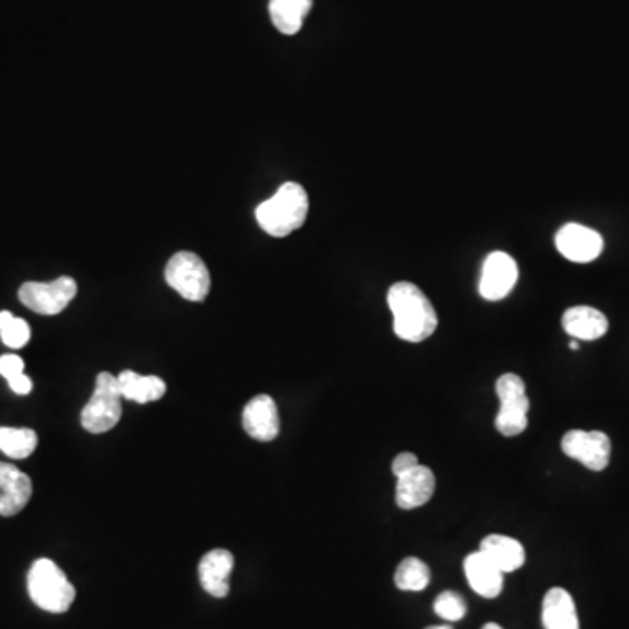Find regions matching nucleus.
<instances>
[{
    "mask_svg": "<svg viewBox=\"0 0 629 629\" xmlns=\"http://www.w3.org/2000/svg\"><path fill=\"white\" fill-rule=\"evenodd\" d=\"M387 301L394 314V331L400 339L422 343L436 333V308L414 283H394L388 288Z\"/></svg>",
    "mask_w": 629,
    "mask_h": 629,
    "instance_id": "1",
    "label": "nucleus"
},
{
    "mask_svg": "<svg viewBox=\"0 0 629 629\" xmlns=\"http://www.w3.org/2000/svg\"><path fill=\"white\" fill-rule=\"evenodd\" d=\"M308 210L310 200L305 188L287 182L257 207L256 219L262 231L274 239H283L305 224Z\"/></svg>",
    "mask_w": 629,
    "mask_h": 629,
    "instance_id": "2",
    "label": "nucleus"
},
{
    "mask_svg": "<svg viewBox=\"0 0 629 629\" xmlns=\"http://www.w3.org/2000/svg\"><path fill=\"white\" fill-rule=\"evenodd\" d=\"M27 586L31 602L51 614L67 612L76 600V588L73 582L63 574L62 568L48 557L34 562L28 572Z\"/></svg>",
    "mask_w": 629,
    "mask_h": 629,
    "instance_id": "3",
    "label": "nucleus"
},
{
    "mask_svg": "<svg viewBox=\"0 0 629 629\" xmlns=\"http://www.w3.org/2000/svg\"><path fill=\"white\" fill-rule=\"evenodd\" d=\"M121 400L117 376L111 373H100L97 376L93 396L82 409V428L90 434H104L116 427L121 420Z\"/></svg>",
    "mask_w": 629,
    "mask_h": 629,
    "instance_id": "4",
    "label": "nucleus"
},
{
    "mask_svg": "<svg viewBox=\"0 0 629 629\" xmlns=\"http://www.w3.org/2000/svg\"><path fill=\"white\" fill-rule=\"evenodd\" d=\"M497 396L500 409L495 419V427L502 436H519L528 427V411H530L525 382L517 374H502L497 380Z\"/></svg>",
    "mask_w": 629,
    "mask_h": 629,
    "instance_id": "5",
    "label": "nucleus"
},
{
    "mask_svg": "<svg viewBox=\"0 0 629 629\" xmlns=\"http://www.w3.org/2000/svg\"><path fill=\"white\" fill-rule=\"evenodd\" d=\"M165 279L188 301L200 303L210 293V271L193 252H179L168 261Z\"/></svg>",
    "mask_w": 629,
    "mask_h": 629,
    "instance_id": "6",
    "label": "nucleus"
},
{
    "mask_svg": "<svg viewBox=\"0 0 629 629\" xmlns=\"http://www.w3.org/2000/svg\"><path fill=\"white\" fill-rule=\"evenodd\" d=\"M77 294L76 280L60 277L53 282H27L20 287V301L39 314L62 313Z\"/></svg>",
    "mask_w": 629,
    "mask_h": 629,
    "instance_id": "7",
    "label": "nucleus"
},
{
    "mask_svg": "<svg viewBox=\"0 0 629 629\" xmlns=\"http://www.w3.org/2000/svg\"><path fill=\"white\" fill-rule=\"evenodd\" d=\"M562 450L589 471L600 472L608 467L612 442L607 434L600 431H570L563 436Z\"/></svg>",
    "mask_w": 629,
    "mask_h": 629,
    "instance_id": "8",
    "label": "nucleus"
},
{
    "mask_svg": "<svg viewBox=\"0 0 629 629\" xmlns=\"http://www.w3.org/2000/svg\"><path fill=\"white\" fill-rule=\"evenodd\" d=\"M519 270L516 261L505 252H493L483 265L479 294L486 301H500L508 297L516 285Z\"/></svg>",
    "mask_w": 629,
    "mask_h": 629,
    "instance_id": "9",
    "label": "nucleus"
},
{
    "mask_svg": "<svg viewBox=\"0 0 629 629\" xmlns=\"http://www.w3.org/2000/svg\"><path fill=\"white\" fill-rule=\"evenodd\" d=\"M556 248L568 261L585 265V262L594 261L602 254V234L588 226L570 222L557 231Z\"/></svg>",
    "mask_w": 629,
    "mask_h": 629,
    "instance_id": "10",
    "label": "nucleus"
},
{
    "mask_svg": "<svg viewBox=\"0 0 629 629\" xmlns=\"http://www.w3.org/2000/svg\"><path fill=\"white\" fill-rule=\"evenodd\" d=\"M30 497V477L13 463L0 462V516L22 513Z\"/></svg>",
    "mask_w": 629,
    "mask_h": 629,
    "instance_id": "11",
    "label": "nucleus"
},
{
    "mask_svg": "<svg viewBox=\"0 0 629 629\" xmlns=\"http://www.w3.org/2000/svg\"><path fill=\"white\" fill-rule=\"evenodd\" d=\"M243 428L254 439L270 442L279 436V409L270 396H257L243 409Z\"/></svg>",
    "mask_w": 629,
    "mask_h": 629,
    "instance_id": "12",
    "label": "nucleus"
},
{
    "mask_svg": "<svg viewBox=\"0 0 629 629\" xmlns=\"http://www.w3.org/2000/svg\"><path fill=\"white\" fill-rule=\"evenodd\" d=\"M436 476L425 465H416L413 471L397 477V505L405 511L419 509L434 497Z\"/></svg>",
    "mask_w": 629,
    "mask_h": 629,
    "instance_id": "13",
    "label": "nucleus"
},
{
    "mask_svg": "<svg viewBox=\"0 0 629 629\" xmlns=\"http://www.w3.org/2000/svg\"><path fill=\"white\" fill-rule=\"evenodd\" d=\"M234 556L226 549H214L200 562V582L203 589L214 598H226L230 594V577L233 572Z\"/></svg>",
    "mask_w": 629,
    "mask_h": 629,
    "instance_id": "14",
    "label": "nucleus"
},
{
    "mask_svg": "<svg viewBox=\"0 0 629 629\" xmlns=\"http://www.w3.org/2000/svg\"><path fill=\"white\" fill-rule=\"evenodd\" d=\"M463 570L472 591L483 598H497L502 593L503 572L482 551L468 554L463 562Z\"/></svg>",
    "mask_w": 629,
    "mask_h": 629,
    "instance_id": "15",
    "label": "nucleus"
},
{
    "mask_svg": "<svg viewBox=\"0 0 629 629\" xmlns=\"http://www.w3.org/2000/svg\"><path fill=\"white\" fill-rule=\"evenodd\" d=\"M563 329L577 342H594L605 336L608 320L602 311L591 306H574L563 313Z\"/></svg>",
    "mask_w": 629,
    "mask_h": 629,
    "instance_id": "16",
    "label": "nucleus"
},
{
    "mask_svg": "<svg viewBox=\"0 0 629 629\" xmlns=\"http://www.w3.org/2000/svg\"><path fill=\"white\" fill-rule=\"evenodd\" d=\"M544 629H580L576 602L563 588L549 589L542 602Z\"/></svg>",
    "mask_w": 629,
    "mask_h": 629,
    "instance_id": "17",
    "label": "nucleus"
},
{
    "mask_svg": "<svg viewBox=\"0 0 629 629\" xmlns=\"http://www.w3.org/2000/svg\"><path fill=\"white\" fill-rule=\"evenodd\" d=\"M479 551L490 557L491 562L499 566L503 574L517 570L525 565V548L519 540L508 537V535H488L483 539Z\"/></svg>",
    "mask_w": 629,
    "mask_h": 629,
    "instance_id": "18",
    "label": "nucleus"
},
{
    "mask_svg": "<svg viewBox=\"0 0 629 629\" xmlns=\"http://www.w3.org/2000/svg\"><path fill=\"white\" fill-rule=\"evenodd\" d=\"M117 383H119L123 399L139 402V405L154 402L167 394V383L163 382L162 377L142 376L136 371H123L117 376Z\"/></svg>",
    "mask_w": 629,
    "mask_h": 629,
    "instance_id": "19",
    "label": "nucleus"
},
{
    "mask_svg": "<svg viewBox=\"0 0 629 629\" xmlns=\"http://www.w3.org/2000/svg\"><path fill=\"white\" fill-rule=\"evenodd\" d=\"M313 0H270V16L274 28L283 36H296L310 13Z\"/></svg>",
    "mask_w": 629,
    "mask_h": 629,
    "instance_id": "20",
    "label": "nucleus"
},
{
    "mask_svg": "<svg viewBox=\"0 0 629 629\" xmlns=\"http://www.w3.org/2000/svg\"><path fill=\"white\" fill-rule=\"evenodd\" d=\"M36 432L31 428L0 427V451L13 460L28 459L36 451Z\"/></svg>",
    "mask_w": 629,
    "mask_h": 629,
    "instance_id": "21",
    "label": "nucleus"
},
{
    "mask_svg": "<svg viewBox=\"0 0 629 629\" xmlns=\"http://www.w3.org/2000/svg\"><path fill=\"white\" fill-rule=\"evenodd\" d=\"M431 582V570L419 557H406L396 570V586L400 591H423Z\"/></svg>",
    "mask_w": 629,
    "mask_h": 629,
    "instance_id": "22",
    "label": "nucleus"
},
{
    "mask_svg": "<svg viewBox=\"0 0 629 629\" xmlns=\"http://www.w3.org/2000/svg\"><path fill=\"white\" fill-rule=\"evenodd\" d=\"M0 337L5 346L18 350L30 342V325L11 311H0Z\"/></svg>",
    "mask_w": 629,
    "mask_h": 629,
    "instance_id": "23",
    "label": "nucleus"
},
{
    "mask_svg": "<svg viewBox=\"0 0 629 629\" xmlns=\"http://www.w3.org/2000/svg\"><path fill=\"white\" fill-rule=\"evenodd\" d=\"M434 611H436V614L440 619L454 622V620H460L465 617L467 605H465V600H463L459 593H454V591H445V593H440L439 596L436 598V602H434Z\"/></svg>",
    "mask_w": 629,
    "mask_h": 629,
    "instance_id": "24",
    "label": "nucleus"
},
{
    "mask_svg": "<svg viewBox=\"0 0 629 629\" xmlns=\"http://www.w3.org/2000/svg\"><path fill=\"white\" fill-rule=\"evenodd\" d=\"M25 369V362H23L22 357L14 356V354H8V356L0 357V374L10 382L13 377L20 376Z\"/></svg>",
    "mask_w": 629,
    "mask_h": 629,
    "instance_id": "25",
    "label": "nucleus"
},
{
    "mask_svg": "<svg viewBox=\"0 0 629 629\" xmlns=\"http://www.w3.org/2000/svg\"><path fill=\"white\" fill-rule=\"evenodd\" d=\"M416 465H420L416 454L413 453H400L397 454L394 462H391V472L396 474L397 477L402 476L406 472L413 471Z\"/></svg>",
    "mask_w": 629,
    "mask_h": 629,
    "instance_id": "26",
    "label": "nucleus"
},
{
    "mask_svg": "<svg viewBox=\"0 0 629 629\" xmlns=\"http://www.w3.org/2000/svg\"><path fill=\"white\" fill-rule=\"evenodd\" d=\"M8 383H10L11 390H13L14 394H18V396H27V394H30V377L25 376V374H20V376L13 377V380H10Z\"/></svg>",
    "mask_w": 629,
    "mask_h": 629,
    "instance_id": "27",
    "label": "nucleus"
},
{
    "mask_svg": "<svg viewBox=\"0 0 629 629\" xmlns=\"http://www.w3.org/2000/svg\"><path fill=\"white\" fill-rule=\"evenodd\" d=\"M483 629H502L499 625H495V622H488V625L483 626Z\"/></svg>",
    "mask_w": 629,
    "mask_h": 629,
    "instance_id": "28",
    "label": "nucleus"
},
{
    "mask_svg": "<svg viewBox=\"0 0 629 629\" xmlns=\"http://www.w3.org/2000/svg\"><path fill=\"white\" fill-rule=\"evenodd\" d=\"M570 348L572 350H579V342H577V339H572Z\"/></svg>",
    "mask_w": 629,
    "mask_h": 629,
    "instance_id": "29",
    "label": "nucleus"
},
{
    "mask_svg": "<svg viewBox=\"0 0 629 629\" xmlns=\"http://www.w3.org/2000/svg\"><path fill=\"white\" fill-rule=\"evenodd\" d=\"M427 629H453V628H451V626L445 625V626H431V628Z\"/></svg>",
    "mask_w": 629,
    "mask_h": 629,
    "instance_id": "30",
    "label": "nucleus"
}]
</instances>
